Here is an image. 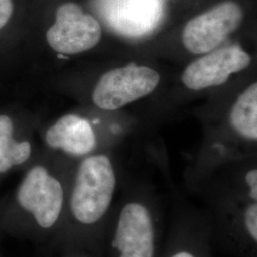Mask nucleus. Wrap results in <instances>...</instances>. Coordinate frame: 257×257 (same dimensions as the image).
Masks as SVG:
<instances>
[{
  "label": "nucleus",
  "instance_id": "1",
  "mask_svg": "<svg viewBox=\"0 0 257 257\" xmlns=\"http://www.w3.org/2000/svg\"><path fill=\"white\" fill-rule=\"evenodd\" d=\"M116 189V173L110 157L87 156L78 167L70 195L69 209L74 220L87 228L109 222Z\"/></svg>",
  "mask_w": 257,
  "mask_h": 257
},
{
  "label": "nucleus",
  "instance_id": "2",
  "mask_svg": "<svg viewBox=\"0 0 257 257\" xmlns=\"http://www.w3.org/2000/svg\"><path fill=\"white\" fill-rule=\"evenodd\" d=\"M109 257H159V224L154 202L131 197L111 213Z\"/></svg>",
  "mask_w": 257,
  "mask_h": 257
},
{
  "label": "nucleus",
  "instance_id": "3",
  "mask_svg": "<svg viewBox=\"0 0 257 257\" xmlns=\"http://www.w3.org/2000/svg\"><path fill=\"white\" fill-rule=\"evenodd\" d=\"M159 82L160 75L155 70L130 64L103 74L92 100L102 110H117L154 92Z\"/></svg>",
  "mask_w": 257,
  "mask_h": 257
},
{
  "label": "nucleus",
  "instance_id": "4",
  "mask_svg": "<svg viewBox=\"0 0 257 257\" xmlns=\"http://www.w3.org/2000/svg\"><path fill=\"white\" fill-rule=\"evenodd\" d=\"M17 199L44 230L55 227L64 209L62 185L42 166H36L28 172L19 186Z\"/></svg>",
  "mask_w": 257,
  "mask_h": 257
},
{
  "label": "nucleus",
  "instance_id": "5",
  "mask_svg": "<svg viewBox=\"0 0 257 257\" xmlns=\"http://www.w3.org/2000/svg\"><path fill=\"white\" fill-rule=\"evenodd\" d=\"M101 37V26L97 19L85 14L74 2H67L57 8L55 23L46 34L50 47L64 55L89 51L99 43Z\"/></svg>",
  "mask_w": 257,
  "mask_h": 257
},
{
  "label": "nucleus",
  "instance_id": "6",
  "mask_svg": "<svg viewBox=\"0 0 257 257\" xmlns=\"http://www.w3.org/2000/svg\"><path fill=\"white\" fill-rule=\"evenodd\" d=\"M243 17L236 2L219 3L186 24L182 34L184 46L194 55L211 52L240 26Z\"/></svg>",
  "mask_w": 257,
  "mask_h": 257
},
{
  "label": "nucleus",
  "instance_id": "7",
  "mask_svg": "<svg viewBox=\"0 0 257 257\" xmlns=\"http://www.w3.org/2000/svg\"><path fill=\"white\" fill-rule=\"evenodd\" d=\"M251 57L237 45L213 50L194 60L182 74L184 85L200 91L227 82L232 74L246 69Z\"/></svg>",
  "mask_w": 257,
  "mask_h": 257
},
{
  "label": "nucleus",
  "instance_id": "8",
  "mask_svg": "<svg viewBox=\"0 0 257 257\" xmlns=\"http://www.w3.org/2000/svg\"><path fill=\"white\" fill-rule=\"evenodd\" d=\"M103 14L115 32L141 37L152 32L163 16L161 0H105Z\"/></svg>",
  "mask_w": 257,
  "mask_h": 257
},
{
  "label": "nucleus",
  "instance_id": "9",
  "mask_svg": "<svg viewBox=\"0 0 257 257\" xmlns=\"http://www.w3.org/2000/svg\"><path fill=\"white\" fill-rule=\"evenodd\" d=\"M162 257H211V221L198 215L180 217Z\"/></svg>",
  "mask_w": 257,
  "mask_h": 257
},
{
  "label": "nucleus",
  "instance_id": "10",
  "mask_svg": "<svg viewBox=\"0 0 257 257\" xmlns=\"http://www.w3.org/2000/svg\"><path fill=\"white\" fill-rule=\"evenodd\" d=\"M49 147L61 150L72 156H87L96 147V137L88 120L67 114L47 131Z\"/></svg>",
  "mask_w": 257,
  "mask_h": 257
},
{
  "label": "nucleus",
  "instance_id": "11",
  "mask_svg": "<svg viewBox=\"0 0 257 257\" xmlns=\"http://www.w3.org/2000/svg\"><path fill=\"white\" fill-rule=\"evenodd\" d=\"M230 123L243 138L257 139V84H251L240 94L230 111Z\"/></svg>",
  "mask_w": 257,
  "mask_h": 257
},
{
  "label": "nucleus",
  "instance_id": "12",
  "mask_svg": "<svg viewBox=\"0 0 257 257\" xmlns=\"http://www.w3.org/2000/svg\"><path fill=\"white\" fill-rule=\"evenodd\" d=\"M14 125L7 115H0V173L26 162L32 153L28 141L18 142L13 138Z\"/></svg>",
  "mask_w": 257,
  "mask_h": 257
},
{
  "label": "nucleus",
  "instance_id": "13",
  "mask_svg": "<svg viewBox=\"0 0 257 257\" xmlns=\"http://www.w3.org/2000/svg\"><path fill=\"white\" fill-rule=\"evenodd\" d=\"M14 2L13 0H0V29L4 27L13 16Z\"/></svg>",
  "mask_w": 257,
  "mask_h": 257
},
{
  "label": "nucleus",
  "instance_id": "14",
  "mask_svg": "<svg viewBox=\"0 0 257 257\" xmlns=\"http://www.w3.org/2000/svg\"><path fill=\"white\" fill-rule=\"evenodd\" d=\"M244 181L248 188L251 200L257 201V170L251 169L248 171L244 177Z\"/></svg>",
  "mask_w": 257,
  "mask_h": 257
},
{
  "label": "nucleus",
  "instance_id": "15",
  "mask_svg": "<svg viewBox=\"0 0 257 257\" xmlns=\"http://www.w3.org/2000/svg\"><path fill=\"white\" fill-rule=\"evenodd\" d=\"M76 257H88V256H76Z\"/></svg>",
  "mask_w": 257,
  "mask_h": 257
}]
</instances>
